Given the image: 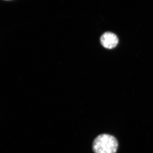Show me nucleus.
<instances>
[{
    "label": "nucleus",
    "instance_id": "f03ea898",
    "mask_svg": "<svg viewBox=\"0 0 153 153\" xmlns=\"http://www.w3.org/2000/svg\"><path fill=\"white\" fill-rule=\"evenodd\" d=\"M100 43L105 48L112 49L116 47L118 43V39L114 34L110 32H106L102 36Z\"/></svg>",
    "mask_w": 153,
    "mask_h": 153
},
{
    "label": "nucleus",
    "instance_id": "f257e3e1",
    "mask_svg": "<svg viewBox=\"0 0 153 153\" xmlns=\"http://www.w3.org/2000/svg\"><path fill=\"white\" fill-rule=\"evenodd\" d=\"M118 147L117 140L108 134L99 135L92 143V149L94 153H116Z\"/></svg>",
    "mask_w": 153,
    "mask_h": 153
}]
</instances>
